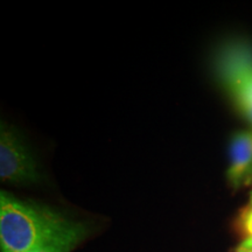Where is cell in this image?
<instances>
[{"label": "cell", "instance_id": "obj_1", "mask_svg": "<svg viewBox=\"0 0 252 252\" xmlns=\"http://www.w3.org/2000/svg\"><path fill=\"white\" fill-rule=\"evenodd\" d=\"M86 235L84 224L62 214L0 195L1 252H70Z\"/></svg>", "mask_w": 252, "mask_h": 252}, {"label": "cell", "instance_id": "obj_2", "mask_svg": "<svg viewBox=\"0 0 252 252\" xmlns=\"http://www.w3.org/2000/svg\"><path fill=\"white\" fill-rule=\"evenodd\" d=\"M216 68L236 105L252 122V47L242 41L226 43L217 54Z\"/></svg>", "mask_w": 252, "mask_h": 252}, {"label": "cell", "instance_id": "obj_3", "mask_svg": "<svg viewBox=\"0 0 252 252\" xmlns=\"http://www.w3.org/2000/svg\"><path fill=\"white\" fill-rule=\"evenodd\" d=\"M0 178L12 184H26L39 179L34 160L5 125L1 126L0 137Z\"/></svg>", "mask_w": 252, "mask_h": 252}, {"label": "cell", "instance_id": "obj_4", "mask_svg": "<svg viewBox=\"0 0 252 252\" xmlns=\"http://www.w3.org/2000/svg\"><path fill=\"white\" fill-rule=\"evenodd\" d=\"M252 167V133L238 132L232 137L230 145V167L228 180L234 188L244 182L245 176Z\"/></svg>", "mask_w": 252, "mask_h": 252}, {"label": "cell", "instance_id": "obj_5", "mask_svg": "<svg viewBox=\"0 0 252 252\" xmlns=\"http://www.w3.org/2000/svg\"><path fill=\"white\" fill-rule=\"evenodd\" d=\"M235 252H252V249L250 247H248L244 242H242V243L239 244V247L236 249Z\"/></svg>", "mask_w": 252, "mask_h": 252}, {"label": "cell", "instance_id": "obj_6", "mask_svg": "<svg viewBox=\"0 0 252 252\" xmlns=\"http://www.w3.org/2000/svg\"><path fill=\"white\" fill-rule=\"evenodd\" d=\"M243 185L244 186H251L252 185V167L250 168V171L248 172L247 176H245Z\"/></svg>", "mask_w": 252, "mask_h": 252}, {"label": "cell", "instance_id": "obj_7", "mask_svg": "<svg viewBox=\"0 0 252 252\" xmlns=\"http://www.w3.org/2000/svg\"><path fill=\"white\" fill-rule=\"evenodd\" d=\"M243 242L248 245V247H250L252 249V238H245Z\"/></svg>", "mask_w": 252, "mask_h": 252}, {"label": "cell", "instance_id": "obj_8", "mask_svg": "<svg viewBox=\"0 0 252 252\" xmlns=\"http://www.w3.org/2000/svg\"><path fill=\"white\" fill-rule=\"evenodd\" d=\"M249 204H250V206H252V193L250 195V202H249Z\"/></svg>", "mask_w": 252, "mask_h": 252}]
</instances>
